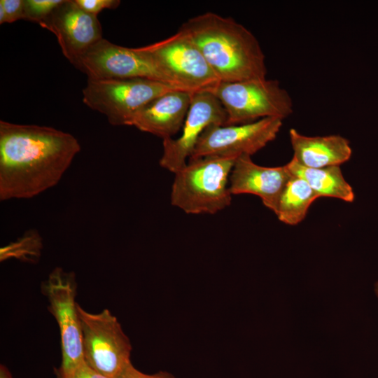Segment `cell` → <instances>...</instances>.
Returning a JSON list of instances; mask_svg holds the SVG:
<instances>
[{
    "mask_svg": "<svg viewBox=\"0 0 378 378\" xmlns=\"http://www.w3.org/2000/svg\"><path fill=\"white\" fill-rule=\"evenodd\" d=\"M0 4L6 13V23L23 20L24 0H1Z\"/></svg>",
    "mask_w": 378,
    "mask_h": 378,
    "instance_id": "obj_21",
    "label": "cell"
},
{
    "mask_svg": "<svg viewBox=\"0 0 378 378\" xmlns=\"http://www.w3.org/2000/svg\"><path fill=\"white\" fill-rule=\"evenodd\" d=\"M76 4L87 13L97 16L104 9H115L120 4L119 0H75Z\"/></svg>",
    "mask_w": 378,
    "mask_h": 378,
    "instance_id": "obj_20",
    "label": "cell"
},
{
    "mask_svg": "<svg viewBox=\"0 0 378 378\" xmlns=\"http://www.w3.org/2000/svg\"><path fill=\"white\" fill-rule=\"evenodd\" d=\"M142 48L178 88L192 92H209L220 82L191 38L181 29Z\"/></svg>",
    "mask_w": 378,
    "mask_h": 378,
    "instance_id": "obj_7",
    "label": "cell"
},
{
    "mask_svg": "<svg viewBox=\"0 0 378 378\" xmlns=\"http://www.w3.org/2000/svg\"><path fill=\"white\" fill-rule=\"evenodd\" d=\"M58 378H108L89 366L84 360L73 370L65 373H59Z\"/></svg>",
    "mask_w": 378,
    "mask_h": 378,
    "instance_id": "obj_22",
    "label": "cell"
},
{
    "mask_svg": "<svg viewBox=\"0 0 378 378\" xmlns=\"http://www.w3.org/2000/svg\"><path fill=\"white\" fill-rule=\"evenodd\" d=\"M6 22V13L4 7L0 4V24H2Z\"/></svg>",
    "mask_w": 378,
    "mask_h": 378,
    "instance_id": "obj_25",
    "label": "cell"
},
{
    "mask_svg": "<svg viewBox=\"0 0 378 378\" xmlns=\"http://www.w3.org/2000/svg\"><path fill=\"white\" fill-rule=\"evenodd\" d=\"M283 120L267 118L234 125H213L200 136L188 160L209 156L253 155L276 137Z\"/></svg>",
    "mask_w": 378,
    "mask_h": 378,
    "instance_id": "obj_10",
    "label": "cell"
},
{
    "mask_svg": "<svg viewBox=\"0 0 378 378\" xmlns=\"http://www.w3.org/2000/svg\"><path fill=\"white\" fill-rule=\"evenodd\" d=\"M292 174L286 164L268 167L253 162L251 156L237 158L231 171L229 188L232 195L251 194L260 198L274 213L281 192Z\"/></svg>",
    "mask_w": 378,
    "mask_h": 378,
    "instance_id": "obj_13",
    "label": "cell"
},
{
    "mask_svg": "<svg viewBox=\"0 0 378 378\" xmlns=\"http://www.w3.org/2000/svg\"><path fill=\"white\" fill-rule=\"evenodd\" d=\"M201 51L220 82L266 78L265 57L254 34L231 18L206 12L180 27Z\"/></svg>",
    "mask_w": 378,
    "mask_h": 378,
    "instance_id": "obj_2",
    "label": "cell"
},
{
    "mask_svg": "<svg viewBox=\"0 0 378 378\" xmlns=\"http://www.w3.org/2000/svg\"><path fill=\"white\" fill-rule=\"evenodd\" d=\"M80 150L72 134L0 121V200L32 198L57 185Z\"/></svg>",
    "mask_w": 378,
    "mask_h": 378,
    "instance_id": "obj_1",
    "label": "cell"
},
{
    "mask_svg": "<svg viewBox=\"0 0 378 378\" xmlns=\"http://www.w3.org/2000/svg\"><path fill=\"white\" fill-rule=\"evenodd\" d=\"M226 121L225 111L212 93L195 92L181 136L163 140L160 165L175 174L186 165L204 131L213 125H225Z\"/></svg>",
    "mask_w": 378,
    "mask_h": 378,
    "instance_id": "obj_11",
    "label": "cell"
},
{
    "mask_svg": "<svg viewBox=\"0 0 378 378\" xmlns=\"http://www.w3.org/2000/svg\"><path fill=\"white\" fill-rule=\"evenodd\" d=\"M176 89L182 88L144 78H88L83 89V102L92 110L106 115L111 125L129 126L134 115L147 104Z\"/></svg>",
    "mask_w": 378,
    "mask_h": 378,
    "instance_id": "obj_5",
    "label": "cell"
},
{
    "mask_svg": "<svg viewBox=\"0 0 378 378\" xmlns=\"http://www.w3.org/2000/svg\"><path fill=\"white\" fill-rule=\"evenodd\" d=\"M77 310L85 361L105 377L115 378L131 362L129 338L109 310L92 314L78 304Z\"/></svg>",
    "mask_w": 378,
    "mask_h": 378,
    "instance_id": "obj_6",
    "label": "cell"
},
{
    "mask_svg": "<svg viewBox=\"0 0 378 378\" xmlns=\"http://www.w3.org/2000/svg\"><path fill=\"white\" fill-rule=\"evenodd\" d=\"M76 274L55 267L42 284L48 309L59 326L62 361L59 373H65L83 362L82 333L77 310Z\"/></svg>",
    "mask_w": 378,
    "mask_h": 378,
    "instance_id": "obj_9",
    "label": "cell"
},
{
    "mask_svg": "<svg viewBox=\"0 0 378 378\" xmlns=\"http://www.w3.org/2000/svg\"><path fill=\"white\" fill-rule=\"evenodd\" d=\"M115 378H175L167 372L160 371L153 374L143 373L129 363Z\"/></svg>",
    "mask_w": 378,
    "mask_h": 378,
    "instance_id": "obj_23",
    "label": "cell"
},
{
    "mask_svg": "<svg viewBox=\"0 0 378 378\" xmlns=\"http://www.w3.org/2000/svg\"><path fill=\"white\" fill-rule=\"evenodd\" d=\"M209 92L225 111V125L246 124L267 118L284 120L293 111L290 95L277 80L220 82Z\"/></svg>",
    "mask_w": 378,
    "mask_h": 378,
    "instance_id": "obj_4",
    "label": "cell"
},
{
    "mask_svg": "<svg viewBox=\"0 0 378 378\" xmlns=\"http://www.w3.org/2000/svg\"><path fill=\"white\" fill-rule=\"evenodd\" d=\"M43 247L42 238L35 230H29L16 241L1 248L0 260L16 258L24 261L36 262Z\"/></svg>",
    "mask_w": 378,
    "mask_h": 378,
    "instance_id": "obj_18",
    "label": "cell"
},
{
    "mask_svg": "<svg viewBox=\"0 0 378 378\" xmlns=\"http://www.w3.org/2000/svg\"><path fill=\"white\" fill-rule=\"evenodd\" d=\"M238 157L209 156L188 160L176 172L171 204L188 214H214L232 201L231 171Z\"/></svg>",
    "mask_w": 378,
    "mask_h": 378,
    "instance_id": "obj_3",
    "label": "cell"
},
{
    "mask_svg": "<svg viewBox=\"0 0 378 378\" xmlns=\"http://www.w3.org/2000/svg\"><path fill=\"white\" fill-rule=\"evenodd\" d=\"M64 0H24L23 20L38 24L45 20Z\"/></svg>",
    "mask_w": 378,
    "mask_h": 378,
    "instance_id": "obj_19",
    "label": "cell"
},
{
    "mask_svg": "<svg viewBox=\"0 0 378 378\" xmlns=\"http://www.w3.org/2000/svg\"><path fill=\"white\" fill-rule=\"evenodd\" d=\"M194 93L176 89L158 97L134 115L129 126L162 140L172 138L183 128Z\"/></svg>",
    "mask_w": 378,
    "mask_h": 378,
    "instance_id": "obj_14",
    "label": "cell"
},
{
    "mask_svg": "<svg viewBox=\"0 0 378 378\" xmlns=\"http://www.w3.org/2000/svg\"><path fill=\"white\" fill-rule=\"evenodd\" d=\"M374 293L378 298V281L374 284Z\"/></svg>",
    "mask_w": 378,
    "mask_h": 378,
    "instance_id": "obj_26",
    "label": "cell"
},
{
    "mask_svg": "<svg viewBox=\"0 0 378 378\" xmlns=\"http://www.w3.org/2000/svg\"><path fill=\"white\" fill-rule=\"evenodd\" d=\"M318 198L304 179L292 174L281 192L274 214L285 224L298 225L304 219L311 204Z\"/></svg>",
    "mask_w": 378,
    "mask_h": 378,
    "instance_id": "obj_17",
    "label": "cell"
},
{
    "mask_svg": "<svg viewBox=\"0 0 378 378\" xmlns=\"http://www.w3.org/2000/svg\"><path fill=\"white\" fill-rule=\"evenodd\" d=\"M74 66L90 78H144L176 86L142 47L127 48L104 38L91 46Z\"/></svg>",
    "mask_w": 378,
    "mask_h": 378,
    "instance_id": "obj_8",
    "label": "cell"
},
{
    "mask_svg": "<svg viewBox=\"0 0 378 378\" xmlns=\"http://www.w3.org/2000/svg\"><path fill=\"white\" fill-rule=\"evenodd\" d=\"M0 378H13L8 369L4 365H0Z\"/></svg>",
    "mask_w": 378,
    "mask_h": 378,
    "instance_id": "obj_24",
    "label": "cell"
},
{
    "mask_svg": "<svg viewBox=\"0 0 378 378\" xmlns=\"http://www.w3.org/2000/svg\"><path fill=\"white\" fill-rule=\"evenodd\" d=\"M39 25L55 34L64 56L74 66L103 38L97 16L83 10L75 0H64Z\"/></svg>",
    "mask_w": 378,
    "mask_h": 378,
    "instance_id": "obj_12",
    "label": "cell"
},
{
    "mask_svg": "<svg viewBox=\"0 0 378 378\" xmlns=\"http://www.w3.org/2000/svg\"><path fill=\"white\" fill-rule=\"evenodd\" d=\"M293 175L304 179L319 197L337 198L353 202L355 194L345 180L340 166L309 168L300 165L292 159L286 164Z\"/></svg>",
    "mask_w": 378,
    "mask_h": 378,
    "instance_id": "obj_16",
    "label": "cell"
},
{
    "mask_svg": "<svg viewBox=\"0 0 378 378\" xmlns=\"http://www.w3.org/2000/svg\"><path fill=\"white\" fill-rule=\"evenodd\" d=\"M293 159L300 165L309 168L340 166L352 154L350 143L337 135L310 136L292 128L289 131Z\"/></svg>",
    "mask_w": 378,
    "mask_h": 378,
    "instance_id": "obj_15",
    "label": "cell"
}]
</instances>
